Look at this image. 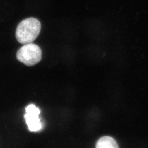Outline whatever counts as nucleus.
I'll return each mask as SVG.
<instances>
[{
  "label": "nucleus",
  "mask_w": 148,
  "mask_h": 148,
  "mask_svg": "<svg viewBox=\"0 0 148 148\" xmlns=\"http://www.w3.org/2000/svg\"><path fill=\"white\" fill-rule=\"evenodd\" d=\"M41 30V24L37 19L30 17L22 20L17 26L16 37L18 42L26 44L33 42Z\"/></svg>",
  "instance_id": "nucleus-1"
},
{
  "label": "nucleus",
  "mask_w": 148,
  "mask_h": 148,
  "mask_svg": "<svg viewBox=\"0 0 148 148\" xmlns=\"http://www.w3.org/2000/svg\"><path fill=\"white\" fill-rule=\"evenodd\" d=\"M16 58L27 66H32L39 63L42 58V51L34 43L24 44L16 53Z\"/></svg>",
  "instance_id": "nucleus-2"
},
{
  "label": "nucleus",
  "mask_w": 148,
  "mask_h": 148,
  "mask_svg": "<svg viewBox=\"0 0 148 148\" xmlns=\"http://www.w3.org/2000/svg\"><path fill=\"white\" fill-rule=\"evenodd\" d=\"M40 110L33 104H29L26 107V114L24 118L28 128L31 132H38L43 128L40 116Z\"/></svg>",
  "instance_id": "nucleus-3"
},
{
  "label": "nucleus",
  "mask_w": 148,
  "mask_h": 148,
  "mask_svg": "<svg viewBox=\"0 0 148 148\" xmlns=\"http://www.w3.org/2000/svg\"><path fill=\"white\" fill-rule=\"evenodd\" d=\"M96 148H119V147L114 139L109 136H104L101 137L97 141Z\"/></svg>",
  "instance_id": "nucleus-4"
}]
</instances>
